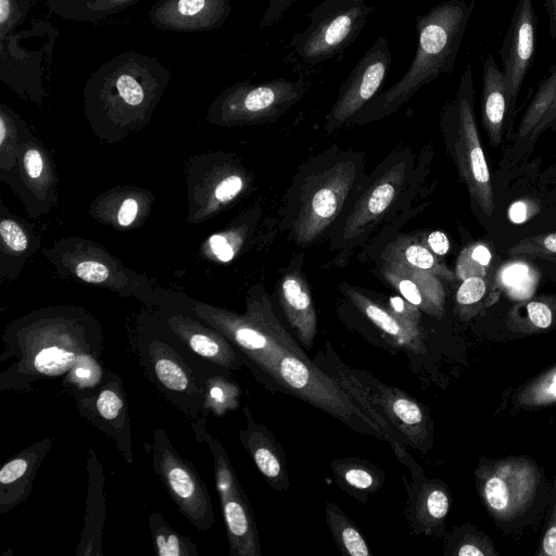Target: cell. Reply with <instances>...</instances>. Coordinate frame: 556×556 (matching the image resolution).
I'll list each match as a JSON object with an SVG mask.
<instances>
[{"mask_svg":"<svg viewBox=\"0 0 556 556\" xmlns=\"http://www.w3.org/2000/svg\"><path fill=\"white\" fill-rule=\"evenodd\" d=\"M247 426L238 431L239 440L257 470L276 491L290 486L286 455L268 428L254 420L249 406L243 408Z\"/></svg>","mask_w":556,"mask_h":556,"instance_id":"d6986e66","label":"cell"},{"mask_svg":"<svg viewBox=\"0 0 556 556\" xmlns=\"http://www.w3.org/2000/svg\"><path fill=\"white\" fill-rule=\"evenodd\" d=\"M387 307L407 328L416 332H422L420 328L421 311L402 295L390 296Z\"/></svg>","mask_w":556,"mask_h":556,"instance_id":"ee69618b","label":"cell"},{"mask_svg":"<svg viewBox=\"0 0 556 556\" xmlns=\"http://www.w3.org/2000/svg\"><path fill=\"white\" fill-rule=\"evenodd\" d=\"M445 554L453 556H493L496 551L488 536L475 530L457 529L445 540Z\"/></svg>","mask_w":556,"mask_h":556,"instance_id":"8d00e7d4","label":"cell"},{"mask_svg":"<svg viewBox=\"0 0 556 556\" xmlns=\"http://www.w3.org/2000/svg\"><path fill=\"white\" fill-rule=\"evenodd\" d=\"M208 243L212 252L219 261L229 262L235 256L236 250L227 237L223 235H214L210 238Z\"/></svg>","mask_w":556,"mask_h":556,"instance_id":"816d5d0a","label":"cell"},{"mask_svg":"<svg viewBox=\"0 0 556 556\" xmlns=\"http://www.w3.org/2000/svg\"><path fill=\"white\" fill-rule=\"evenodd\" d=\"M230 10V0H156L149 20L161 30L207 31L223 27Z\"/></svg>","mask_w":556,"mask_h":556,"instance_id":"e0dca14e","label":"cell"},{"mask_svg":"<svg viewBox=\"0 0 556 556\" xmlns=\"http://www.w3.org/2000/svg\"><path fill=\"white\" fill-rule=\"evenodd\" d=\"M305 91L303 79L275 78L258 84L239 81L217 99L218 110L225 119L273 121L300 101Z\"/></svg>","mask_w":556,"mask_h":556,"instance_id":"7c38bea8","label":"cell"},{"mask_svg":"<svg viewBox=\"0 0 556 556\" xmlns=\"http://www.w3.org/2000/svg\"><path fill=\"white\" fill-rule=\"evenodd\" d=\"M538 211L539 206L534 202L517 201L510 205L508 216L511 222L520 224L531 218Z\"/></svg>","mask_w":556,"mask_h":556,"instance_id":"f907efd6","label":"cell"},{"mask_svg":"<svg viewBox=\"0 0 556 556\" xmlns=\"http://www.w3.org/2000/svg\"><path fill=\"white\" fill-rule=\"evenodd\" d=\"M282 312L301 344L311 350L317 334V314L308 283L299 269H290L277 285Z\"/></svg>","mask_w":556,"mask_h":556,"instance_id":"cb8c5ba5","label":"cell"},{"mask_svg":"<svg viewBox=\"0 0 556 556\" xmlns=\"http://www.w3.org/2000/svg\"><path fill=\"white\" fill-rule=\"evenodd\" d=\"M1 392L28 391L41 380L63 377L85 354L101 357L102 337L77 319H40L11 327L3 337Z\"/></svg>","mask_w":556,"mask_h":556,"instance_id":"6da1fadb","label":"cell"},{"mask_svg":"<svg viewBox=\"0 0 556 556\" xmlns=\"http://www.w3.org/2000/svg\"><path fill=\"white\" fill-rule=\"evenodd\" d=\"M516 403L522 407H541L556 403V366L521 388Z\"/></svg>","mask_w":556,"mask_h":556,"instance_id":"74e56055","label":"cell"},{"mask_svg":"<svg viewBox=\"0 0 556 556\" xmlns=\"http://www.w3.org/2000/svg\"><path fill=\"white\" fill-rule=\"evenodd\" d=\"M24 165L31 178H37L42 172V157L37 150H28L24 155Z\"/></svg>","mask_w":556,"mask_h":556,"instance_id":"11a10c76","label":"cell"},{"mask_svg":"<svg viewBox=\"0 0 556 556\" xmlns=\"http://www.w3.org/2000/svg\"><path fill=\"white\" fill-rule=\"evenodd\" d=\"M482 123L491 144L501 142L505 116L508 111L505 77L492 54L482 66Z\"/></svg>","mask_w":556,"mask_h":556,"instance_id":"83f0119b","label":"cell"},{"mask_svg":"<svg viewBox=\"0 0 556 556\" xmlns=\"http://www.w3.org/2000/svg\"><path fill=\"white\" fill-rule=\"evenodd\" d=\"M348 300L394 344L410 352H426L422 332H416L401 323L387 306L372 300L359 289L346 283L340 286Z\"/></svg>","mask_w":556,"mask_h":556,"instance_id":"4316f807","label":"cell"},{"mask_svg":"<svg viewBox=\"0 0 556 556\" xmlns=\"http://www.w3.org/2000/svg\"><path fill=\"white\" fill-rule=\"evenodd\" d=\"M526 264H511L502 274V282L511 296L525 299L530 294L531 271Z\"/></svg>","mask_w":556,"mask_h":556,"instance_id":"7bdbcfd3","label":"cell"},{"mask_svg":"<svg viewBox=\"0 0 556 556\" xmlns=\"http://www.w3.org/2000/svg\"><path fill=\"white\" fill-rule=\"evenodd\" d=\"M0 233L4 243L13 251L21 252L27 248V237L15 222L10 219L2 220Z\"/></svg>","mask_w":556,"mask_h":556,"instance_id":"f6af8a7d","label":"cell"},{"mask_svg":"<svg viewBox=\"0 0 556 556\" xmlns=\"http://www.w3.org/2000/svg\"><path fill=\"white\" fill-rule=\"evenodd\" d=\"M38 0H0V39L14 34Z\"/></svg>","mask_w":556,"mask_h":556,"instance_id":"b9f144b4","label":"cell"},{"mask_svg":"<svg viewBox=\"0 0 556 556\" xmlns=\"http://www.w3.org/2000/svg\"><path fill=\"white\" fill-rule=\"evenodd\" d=\"M296 0H268L260 27L266 28L276 24Z\"/></svg>","mask_w":556,"mask_h":556,"instance_id":"c3c4849f","label":"cell"},{"mask_svg":"<svg viewBox=\"0 0 556 556\" xmlns=\"http://www.w3.org/2000/svg\"><path fill=\"white\" fill-rule=\"evenodd\" d=\"M325 515L328 529L342 554L372 555L361 530L336 504L327 502Z\"/></svg>","mask_w":556,"mask_h":556,"instance_id":"4dcf8cb0","label":"cell"},{"mask_svg":"<svg viewBox=\"0 0 556 556\" xmlns=\"http://www.w3.org/2000/svg\"><path fill=\"white\" fill-rule=\"evenodd\" d=\"M5 134H7L5 118H4V115L1 113V116H0V143L1 144L4 141Z\"/></svg>","mask_w":556,"mask_h":556,"instance_id":"680465c9","label":"cell"},{"mask_svg":"<svg viewBox=\"0 0 556 556\" xmlns=\"http://www.w3.org/2000/svg\"><path fill=\"white\" fill-rule=\"evenodd\" d=\"M205 318L222 332L241 355L275 381L280 358L289 352L247 311L244 316L214 311ZM290 353V352H289Z\"/></svg>","mask_w":556,"mask_h":556,"instance_id":"9a60e30c","label":"cell"},{"mask_svg":"<svg viewBox=\"0 0 556 556\" xmlns=\"http://www.w3.org/2000/svg\"><path fill=\"white\" fill-rule=\"evenodd\" d=\"M71 394L79 415L109 437L125 462L132 464L130 417L122 377L106 369L98 387Z\"/></svg>","mask_w":556,"mask_h":556,"instance_id":"4fadbf2b","label":"cell"},{"mask_svg":"<svg viewBox=\"0 0 556 556\" xmlns=\"http://www.w3.org/2000/svg\"><path fill=\"white\" fill-rule=\"evenodd\" d=\"M391 60L388 39L378 37L340 86L337 100L326 116L327 132L350 123L377 96L389 73Z\"/></svg>","mask_w":556,"mask_h":556,"instance_id":"5bb4252c","label":"cell"},{"mask_svg":"<svg viewBox=\"0 0 556 556\" xmlns=\"http://www.w3.org/2000/svg\"><path fill=\"white\" fill-rule=\"evenodd\" d=\"M406 166L400 162L386 170L356 201L343 228V239H355L391 206L404 182Z\"/></svg>","mask_w":556,"mask_h":556,"instance_id":"44dd1931","label":"cell"},{"mask_svg":"<svg viewBox=\"0 0 556 556\" xmlns=\"http://www.w3.org/2000/svg\"><path fill=\"white\" fill-rule=\"evenodd\" d=\"M327 348V352H319L318 356L316 355V358L325 363V369H321L357 404L362 400L370 402L402 437L406 445L419 451H426L431 445L430 419L420 403L405 391L382 383L371 374L342 365L329 343Z\"/></svg>","mask_w":556,"mask_h":556,"instance_id":"3957f363","label":"cell"},{"mask_svg":"<svg viewBox=\"0 0 556 556\" xmlns=\"http://www.w3.org/2000/svg\"><path fill=\"white\" fill-rule=\"evenodd\" d=\"M476 0H446L416 17L417 48L405 74L376 96L350 123L365 124L395 113L424 86L453 72Z\"/></svg>","mask_w":556,"mask_h":556,"instance_id":"7a4b0ae2","label":"cell"},{"mask_svg":"<svg viewBox=\"0 0 556 556\" xmlns=\"http://www.w3.org/2000/svg\"><path fill=\"white\" fill-rule=\"evenodd\" d=\"M87 500L84 527L76 556H103L102 540L106 514L105 475L97 452L87 455Z\"/></svg>","mask_w":556,"mask_h":556,"instance_id":"d4e9b609","label":"cell"},{"mask_svg":"<svg viewBox=\"0 0 556 556\" xmlns=\"http://www.w3.org/2000/svg\"><path fill=\"white\" fill-rule=\"evenodd\" d=\"M46 437L8 459L0 469V515L25 502L31 492L37 471L53 445Z\"/></svg>","mask_w":556,"mask_h":556,"instance_id":"ac0fdd59","label":"cell"},{"mask_svg":"<svg viewBox=\"0 0 556 556\" xmlns=\"http://www.w3.org/2000/svg\"><path fill=\"white\" fill-rule=\"evenodd\" d=\"M556 122V98L547 111L546 115L542 119V122L538 125V127L532 132V137L536 138L543 130H545L549 125Z\"/></svg>","mask_w":556,"mask_h":556,"instance_id":"6f0895ef","label":"cell"},{"mask_svg":"<svg viewBox=\"0 0 556 556\" xmlns=\"http://www.w3.org/2000/svg\"><path fill=\"white\" fill-rule=\"evenodd\" d=\"M352 161H341L319 173L305 190L293 224L299 244H311L332 224L341 212L356 180Z\"/></svg>","mask_w":556,"mask_h":556,"instance_id":"30bf717a","label":"cell"},{"mask_svg":"<svg viewBox=\"0 0 556 556\" xmlns=\"http://www.w3.org/2000/svg\"><path fill=\"white\" fill-rule=\"evenodd\" d=\"M556 323V300L535 299L516 305L508 314V326L519 332L545 330Z\"/></svg>","mask_w":556,"mask_h":556,"instance_id":"1f68e13d","label":"cell"},{"mask_svg":"<svg viewBox=\"0 0 556 556\" xmlns=\"http://www.w3.org/2000/svg\"><path fill=\"white\" fill-rule=\"evenodd\" d=\"M382 260L399 262L404 266L434 274L447 281H453L455 278L450 268L441 263L426 244L415 238L395 239L384 250Z\"/></svg>","mask_w":556,"mask_h":556,"instance_id":"f546056e","label":"cell"},{"mask_svg":"<svg viewBox=\"0 0 556 556\" xmlns=\"http://www.w3.org/2000/svg\"><path fill=\"white\" fill-rule=\"evenodd\" d=\"M149 529L156 556H199L198 545L173 529L161 513L149 516Z\"/></svg>","mask_w":556,"mask_h":556,"instance_id":"d6a6232c","label":"cell"},{"mask_svg":"<svg viewBox=\"0 0 556 556\" xmlns=\"http://www.w3.org/2000/svg\"><path fill=\"white\" fill-rule=\"evenodd\" d=\"M486 292L485 277L470 276L462 280L455 296L457 315L463 320H467L476 315L482 306Z\"/></svg>","mask_w":556,"mask_h":556,"instance_id":"f35d334b","label":"cell"},{"mask_svg":"<svg viewBox=\"0 0 556 556\" xmlns=\"http://www.w3.org/2000/svg\"><path fill=\"white\" fill-rule=\"evenodd\" d=\"M330 469L336 483L364 504L382 486L386 478L375 464L353 457L332 460Z\"/></svg>","mask_w":556,"mask_h":556,"instance_id":"f1b7e54d","label":"cell"},{"mask_svg":"<svg viewBox=\"0 0 556 556\" xmlns=\"http://www.w3.org/2000/svg\"><path fill=\"white\" fill-rule=\"evenodd\" d=\"M444 118L455 126L454 150L459 176L482 212L491 216L494 212V195L473 115V78L470 65L462 73L455 100L446 108Z\"/></svg>","mask_w":556,"mask_h":556,"instance_id":"52a82bcc","label":"cell"},{"mask_svg":"<svg viewBox=\"0 0 556 556\" xmlns=\"http://www.w3.org/2000/svg\"><path fill=\"white\" fill-rule=\"evenodd\" d=\"M148 379L190 420L202 416L206 375L172 344L149 341L139 352Z\"/></svg>","mask_w":556,"mask_h":556,"instance_id":"9c48e42d","label":"cell"},{"mask_svg":"<svg viewBox=\"0 0 556 556\" xmlns=\"http://www.w3.org/2000/svg\"><path fill=\"white\" fill-rule=\"evenodd\" d=\"M477 484L488 510L497 520L523 513L539 485V469L523 457H508L477 470Z\"/></svg>","mask_w":556,"mask_h":556,"instance_id":"8fae6325","label":"cell"},{"mask_svg":"<svg viewBox=\"0 0 556 556\" xmlns=\"http://www.w3.org/2000/svg\"><path fill=\"white\" fill-rule=\"evenodd\" d=\"M56 35L40 48L28 49L21 45L20 34L0 39V78L12 87L40 88L45 72V58L51 55Z\"/></svg>","mask_w":556,"mask_h":556,"instance_id":"603a6c76","label":"cell"},{"mask_svg":"<svg viewBox=\"0 0 556 556\" xmlns=\"http://www.w3.org/2000/svg\"><path fill=\"white\" fill-rule=\"evenodd\" d=\"M544 9L548 20L549 37L556 39V0H545Z\"/></svg>","mask_w":556,"mask_h":556,"instance_id":"9f6ffc18","label":"cell"},{"mask_svg":"<svg viewBox=\"0 0 556 556\" xmlns=\"http://www.w3.org/2000/svg\"><path fill=\"white\" fill-rule=\"evenodd\" d=\"M240 396L241 389L236 381L222 374L206 375L201 413L205 417L210 413L216 417H222L226 413L238 408Z\"/></svg>","mask_w":556,"mask_h":556,"instance_id":"836d02e7","label":"cell"},{"mask_svg":"<svg viewBox=\"0 0 556 556\" xmlns=\"http://www.w3.org/2000/svg\"><path fill=\"white\" fill-rule=\"evenodd\" d=\"M243 179L238 175L225 177L215 188V198L220 203H226L236 198L243 189Z\"/></svg>","mask_w":556,"mask_h":556,"instance_id":"7dc6e473","label":"cell"},{"mask_svg":"<svg viewBox=\"0 0 556 556\" xmlns=\"http://www.w3.org/2000/svg\"><path fill=\"white\" fill-rule=\"evenodd\" d=\"M77 276L87 282H102L109 276L108 268L97 262L87 261L81 262L76 267Z\"/></svg>","mask_w":556,"mask_h":556,"instance_id":"681fc988","label":"cell"},{"mask_svg":"<svg viewBox=\"0 0 556 556\" xmlns=\"http://www.w3.org/2000/svg\"><path fill=\"white\" fill-rule=\"evenodd\" d=\"M421 468L412 471L414 484L405 514L414 533L438 535L450 509V495L441 481L428 480L422 475L418 477Z\"/></svg>","mask_w":556,"mask_h":556,"instance_id":"7402d4cb","label":"cell"},{"mask_svg":"<svg viewBox=\"0 0 556 556\" xmlns=\"http://www.w3.org/2000/svg\"><path fill=\"white\" fill-rule=\"evenodd\" d=\"M375 10L371 0H324L308 14L307 27L289 41L291 59L313 67L354 42Z\"/></svg>","mask_w":556,"mask_h":556,"instance_id":"277c9868","label":"cell"},{"mask_svg":"<svg viewBox=\"0 0 556 556\" xmlns=\"http://www.w3.org/2000/svg\"><path fill=\"white\" fill-rule=\"evenodd\" d=\"M380 273L405 300L437 318L444 315L445 291L434 274L383 260Z\"/></svg>","mask_w":556,"mask_h":556,"instance_id":"ffe728a7","label":"cell"},{"mask_svg":"<svg viewBox=\"0 0 556 556\" xmlns=\"http://www.w3.org/2000/svg\"><path fill=\"white\" fill-rule=\"evenodd\" d=\"M427 248L435 255H445L450 249V242L445 233L439 230L431 231L425 240Z\"/></svg>","mask_w":556,"mask_h":556,"instance_id":"f5cc1de1","label":"cell"},{"mask_svg":"<svg viewBox=\"0 0 556 556\" xmlns=\"http://www.w3.org/2000/svg\"><path fill=\"white\" fill-rule=\"evenodd\" d=\"M198 442L206 444L214 463V479L219 495L231 556H262L260 536L251 504L222 442L206 429V417L190 420Z\"/></svg>","mask_w":556,"mask_h":556,"instance_id":"8992f818","label":"cell"},{"mask_svg":"<svg viewBox=\"0 0 556 556\" xmlns=\"http://www.w3.org/2000/svg\"><path fill=\"white\" fill-rule=\"evenodd\" d=\"M508 255L556 261V232L521 239L509 249Z\"/></svg>","mask_w":556,"mask_h":556,"instance_id":"60d3db41","label":"cell"},{"mask_svg":"<svg viewBox=\"0 0 556 556\" xmlns=\"http://www.w3.org/2000/svg\"><path fill=\"white\" fill-rule=\"evenodd\" d=\"M170 328L197 356L213 366L237 370L244 359L235 345L218 330H210L192 321L173 320Z\"/></svg>","mask_w":556,"mask_h":556,"instance_id":"484cf974","label":"cell"},{"mask_svg":"<svg viewBox=\"0 0 556 556\" xmlns=\"http://www.w3.org/2000/svg\"><path fill=\"white\" fill-rule=\"evenodd\" d=\"M538 555L556 556V493Z\"/></svg>","mask_w":556,"mask_h":556,"instance_id":"bcb514c9","label":"cell"},{"mask_svg":"<svg viewBox=\"0 0 556 556\" xmlns=\"http://www.w3.org/2000/svg\"><path fill=\"white\" fill-rule=\"evenodd\" d=\"M536 38L533 0H518L500 50L508 111L515 108L525 76L531 65Z\"/></svg>","mask_w":556,"mask_h":556,"instance_id":"2e32d148","label":"cell"},{"mask_svg":"<svg viewBox=\"0 0 556 556\" xmlns=\"http://www.w3.org/2000/svg\"><path fill=\"white\" fill-rule=\"evenodd\" d=\"M277 386L320 408L354 431L386 441L381 428L349 393L308 356L287 352L280 358L275 377Z\"/></svg>","mask_w":556,"mask_h":556,"instance_id":"5b68a950","label":"cell"},{"mask_svg":"<svg viewBox=\"0 0 556 556\" xmlns=\"http://www.w3.org/2000/svg\"><path fill=\"white\" fill-rule=\"evenodd\" d=\"M490 261L491 253L485 245L471 244L460 252L456 262L455 275L459 280L470 276L485 277Z\"/></svg>","mask_w":556,"mask_h":556,"instance_id":"ab89813d","label":"cell"},{"mask_svg":"<svg viewBox=\"0 0 556 556\" xmlns=\"http://www.w3.org/2000/svg\"><path fill=\"white\" fill-rule=\"evenodd\" d=\"M144 448L180 514L199 531L210 530L215 522L212 500L193 464L179 455L163 428L153 431L152 443L146 442Z\"/></svg>","mask_w":556,"mask_h":556,"instance_id":"ba28073f","label":"cell"},{"mask_svg":"<svg viewBox=\"0 0 556 556\" xmlns=\"http://www.w3.org/2000/svg\"><path fill=\"white\" fill-rule=\"evenodd\" d=\"M137 212H138L137 201L132 198L126 199L122 203L119 211H118L117 220H118L119 225L121 226L130 225L135 220V218L137 216Z\"/></svg>","mask_w":556,"mask_h":556,"instance_id":"db71d44e","label":"cell"},{"mask_svg":"<svg viewBox=\"0 0 556 556\" xmlns=\"http://www.w3.org/2000/svg\"><path fill=\"white\" fill-rule=\"evenodd\" d=\"M100 356L85 354L62 377L61 383L70 393L87 391L98 387L105 375L106 368L100 363Z\"/></svg>","mask_w":556,"mask_h":556,"instance_id":"d590c367","label":"cell"},{"mask_svg":"<svg viewBox=\"0 0 556 556\" xmlns=\"http://www.w3.org/2000/svg\"><path fill=\"white\" fill-rule=\"evenodd\" d=\"M556 98V63L548 70L530 101L518 128V137L532 135Z\"/></svg>","mask_w":556,"mask_h":556,"instance_id":"e575fe53","label":"cell"}]
</instances>
